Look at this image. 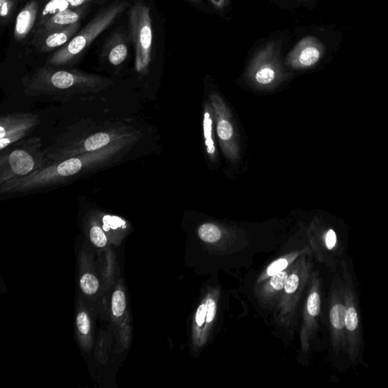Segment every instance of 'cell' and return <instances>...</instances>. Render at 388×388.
Wrapping results in <instances>:
<instances>
[{
    "mask_svg": "<svg viewBox=\"0 0 388 388\" xmlns=\"http://www.w3.org/2000/svg\"><path fill=\"white\" fill-rule=\"evenodd\" d=\"M142 136L115 142L107 147L51 161L44 169L0 186L2 194L31 193L72 183L96 171L113 166L130 155Z\"/></svg>",
    "mask_w": 388,
    "mask_h": 388,
    "instance_id": "1",
    "label": "cell"
},
{
    "mask_svg": "<svg viewBox=\"0 0 388 388\" xmlns=\"http://www.w3.org/2000/svg\"><path fill=\"white\" fill-rule=\"evenodd\" d=\"M142 136L141 131L122 122H96L84 119L69 126L44 149L50 161H59L80 154L100 150L126 139Z\"/></svg>",
    "mask_w": 388,
    "mask_h": 388,
    "instance_id": "2",
    "label": "cell"
},
{
    "mask_svg": "<svg viewBox=\"0 0 388 388\" xmlns=\"http://www.w3.org/2000/svg\"><path fill=\"white\" fill-rule=\"evenodd\" d=\"M23 84L25 94L28 96L62 99L100 93L112 86L113 81L77 69L45 66L23 80Z\"/></svg>",
    "mask_w": 388,
    "mask_h": 388,
    "instance_id": "3",
    "label": "cell"
},
{
    "mask_svg": "<svg viewBox=\"0 0 388 388\" xmlns=\"http://www.w3.org/2000/svg\"><path fill=\"white\" fill-rule=\"evenodd\" d=\"M40 137H27L0 152V186L44 169L51 161Z\"/></svg>",
    "mask_w": 388,
    "mask_h": 388,
    "instance_id": "4",
    "label": "cell"
},
{
    "mask_svg": "<svg viewBox=\"0 0 388 388\" xmlns=\"http://www.w3.org/2000/svg\"><path fill=\"white\" fill-rule=\"evenodd\" d=\"M125 1H118L99 12L84 29L75 35L66 45L53 53L47 61L52 67L59 68L72 63L119 18L127 8Z\"/></svg>",
    "mask_w": 388,
    "mask_h": 388,
    "instance_id": "5",
    "label": "cell"
},
{
    "mask_svg": "<svg viewBox=\"0 0 388 388\" xmlns=\"http://www.w3.org/2000/svg\"><path fill=\"white\" fill-rule=\"evenodd\" d=\"M340 274L344 286L345 304H346V341H347L348 359L355 369L363 363L365 342L362 331L360 303L359 292L355 286L353 269L349 266L345 259L340 261Z\"/></svg>",
    "mask_w": 388,
    "mask_h": 388,
    "instance_id": "6",
    "label": "cell"
},
{
    "mask_svg": "<svg viewBox=\"0 0 388 388\" xmlns=\"http://www.w3.org/2000/svg\"><path fill=\"white\" fill-rule=\"evenodd\" d=\"M130 37L135 49V69L145 73L152 61V25L150 9L143 2H137L130 10Z\"/></svg>",
    "mask_w": 388,
    "mask_h": 388,
    "instance_id": "7",
    "label": "cell"
},
{
    "mask_svg": "<svg viewBox=\"0 0 388 388\" xmlns=\"http://www.w3.org/2000/svg\"><path fill=\"white\" fill-rule=\"evenodd\" d=\"M345 318L344 286L341 274L338 270L336 272L333 281L330 297L329 322L331 343L334 353L340 356L346 355L348 358Z\"/></svg>",
    "mask_w": 388,
    "mask_h": 388,
    "instance_id": "8",
    "label": "cell"
},
{
    "mask_svg": "<svg viewBox=\"0 0 388 388\" xmlns=\"http://www.w3.org/2000/svg\"><path fill=\"white\" fill-rule=\"evenodd\" d=\"M40 123V117L35 114L3 115L0 118V151L28 137Z\"/></svg>",
    "mask_w": 388,
    "mask_h": 388,
    "instance_id": "9",
    "label": "cell"
},
{
    "mask_svg": "<svg viewBox=\"0 0 388 388\" xmlns=\"http://www.w3.org/2000/svg\"><path fill=\"white\" fill-rule=\"evenodd\" d=\"M281 41H272L263 46L253 59L254 78L260 84H269L278 76Z\"/></svg>",
    "mask_w": 388,
    "mask_h": 388,
    "instance_id": "10",
    "label": "cell"
},
{
    "mask_svg": "<svg viewBox=\"0 0 388 388\" xmlns=\"http://www.w3.org/2000/svg\"><path fill=\"white\" fill-rule=\"evenodd\" d=\"M81 28V23L51 30L45 33L34 35L32 45L39 53H47L67 44Z\"/></svg>",
    "mask_w": 388,
    "mask_h": 388,
    "instance_id": "11",
    "label": "cell"
},
{
    "mask_svg": "<svg viewBox=\"0 0 388 388\" xmlns=\"http://www.w3.org/2000/svg\"><path fill=\"white\" fill-rule=\"evenodd\" d=\"M322 51V46L315 38L306 37L287 55V63L294 68L311 67L318 62Z\"/></svg>",
    "mask_w": 388,
    "mask_h": 388,
    "instance_id": "12",
    "label": "cell"
},
{
    "mask_svg": "<svg viewBox=\"0 0 388 388\" xmlns=\"http://www.w3.org/2000/svg\"><path fill=\"white\" fill-rule=\"evenodd\" d=\"M40 4L38 0H31L21 10L15 24L14 37L21 41L27 38L38 22Z\"/></svg>",
    "mask_w": 388,
    "mask_h": 388,
    "instance_id": "13",
    "label": "cell"
},
{
    "mask_svg": "<svg viewBox=\"0 0 388 388\" xmlns=\"http://www.w3.org/2000/svg\"><path fill=\"white\" fill-rule=\"evenodd\" d=\"M85 6L76 7V8H69L64 10L61 13L56 14L54 17L48 21L44 26L40 28H37L34 31V35L38 34L45 33L51 30L58 29V28H64L68 25H74L79 23L82 19L83 16L86 13Z\"/></svg>",
    "mask_w": 388,
    "mask_h": 388,
    "instance_id": "14",
    "label": "cell"
},
{
    "mask_svg": "<svg viewBox=\"0 0 388 388\" xmlns=\"http://www.w3.org/2000/svg\"><path fill=\"white\" fill-rule=\"evenodd\" d=\"M127 56L128 45L127 38L122 32H118L112 36L107 44L106 58L111 65L118 66L125 61Z\"/></svg>",
    "mask_w": 388,
    "mask_h": 388,
    "instance_id": "15",
    "label": "cell"
},
{
    "mask_svg": "<svg viewBox=\"0 0 388 388\" xmlns=\"http://www.w3.org/2000/svg\"><path fill=\"white\" fill-rule=\"evenodd\" d=\"M70 7V4L67 0H50L46 4L44 8L41 11L40 10L38 22L36 24V29L44 26L50 19L54 17L58 13L67 10Z\"/></svg>",
    "mask_w": 388,
    "mask_h": 388,
    "instance_id": "16",
    "label": "cell"
},
{
    "mask_svg": "<svg viewBox=\"0 0 388 388\" xmlns=\"http://www.w3.org/2000/svg\"><path fill=\"white\" fill-rule=\"evenodd\" d=\"M101 223L102 228L105 232L125 229L127 228V222L122 218L109 214H103L101 216Z\"/></svg>",
    "mask_w": 388,
    "mask_h": 388,
    "instance_id": "17",
    "label": "cell"
},
{
    "mask_svg": "<svg viewBox=\"0 0 388 388\" xmlns=\"http://www.w3.org/2000/svg\"><path fill=\"white\" fill-rule=\"evenodd\" d=\"M198 234L203 241L208 243L216 242L222 236V233L219 228L213 224L203 225L198 230Z\"/></svg>",
    "mask_w": 388,
    "mask_h": 388,
    "instance_id": "18",
    "label": "cell"
},
{
    "mask_svg": "<svg viewBox=\"0 0 388 388\" xmlns=\"http://www.w3.org/2000/svg\"><path fill=\"white\" fill-rule=\"evenodd\" d=\"M306 307H307L308 314L312 318H316L320 315L321 309V297L319 290H312L308 297Z\"/></svg>",
    "mask_w": 388,
    "mask_h": 388,
    "instance_id": "19",
    "label": "cell"
},
{
    "mask_svg": "<svg viewBox=\"0 0 388 388\" xmlns=\"http://www.w3.org/2000/svg\"><path fill=\"white\" fill-rule=\"evenodd\" d=\"M80 285L84 294L87 295H93L98 290V279L92 274L87 273L81 277Z\"/></svg>",
    "mask_w": 388,
    "mask_h": 388,
    "instance_id": "20",
    "label": "cell"
},
{
    "mask_svg": "<svg viewBox=\"0 0 388 388\" xmlns=\"http://www.w3.org/2000/svg\"><path fill=\"white\" fill-rule=\"evenodd\" d=\"M17 0H0V22L1 25H7L11 19Z\"/></svg>",
    "mask_w": 388,
    "mask_h": 388,
    "instance_id": "21",
    "label": "cell"
},
{
    "mask_svg": "<svg viewBox=\"0 0 388 388\" xmlns=\"http://www.w3.org/2000/svg\"><path fill=\"white\" fill-rule=\"evenodd\" d=\"M126 297L121 290H116L112 297V313L115 317H121L126 309Z\"/></svg>",
    "mask_w": 388,
    "mask_h": 388,
    "instance_id": "22",
    "label": "cell"
},
{
    "mask_svg": "<svg viewBox=\"0 0 388 388\" xmlns=\"http://www.w3.org/2000/svg\"><path fill=\"white\" fill-rule=\"evenodd\" d=\"M90 240L92 243L100 248H103L107 244V237L103 228L98 224H94L90 231Z\"/></svg>",
    "mask_w": 388,
    "mask_h": 388,
    "instance_id": "23",
    "label": "cell"
},
{
    "mask_svg": "<svg viewBox=\"0 0 388 388\" xmlns=\"http://www.w3.org/2000/svg\"><path fill=\"white\" fill-rule=\"evenodd\" d=\"M212 124L213 122H212L210 114L209 112H206L204 121V137H205L206 146H207V152L209 154H214L216 150L214 142L212 139Z\"/></svg>",
    "mask_w": 388,
    "mask_h": 388,
    "instance_id": "24",
    "label": "cell"
},
{
    "mask_svg": "<svg viewBox=\"0 0 388 388\" xmlns=\"http://www.w3.org/2000/svg\"><path fill=\"white\" fill-rule=\"evenodd\" d=\"M217 133L221 140H230L234 134L233 126L227 120H220L218 123Z\"/></svg>",
    "mask_w": 388,
    "mask_h": 388,
    "instance_id": "25",
    "label": "cell"
},
{
    "mask_svg": "<svg viewBox=\"0 0 388 388\" xmlns=\"http://www.w3.org/2000/svg\"><path fill=\"white\" fill-rule=\"evenodd\" d=\"M77 325L80 332L87 334L90 331V321L88 315L85 312H81L77 316Z\"/></svg>",
    "mask_w": 388,
    "mask_h": 388,
    "instance_id": "26",
    "label": "cell"
},
{
    "mask_svg": "<svg viewBox=\"0 0 388 388\" xmlns=\"http://www.w3.org/2000/svg\"><path fill=\"white\" fill-rule=\"evenodd\" d=\"M288 275L285 272H280L275 275H272L270 281V284L275 290H281L285 285Z\"/></svg>",
    "mask_w": 388,
    "mask_h": 388,
    "instance_id": "27",
    "label": "cell"
},
{
    "mask_svg": "<svg viewBox=\"0 0 388 388\" xmlns=\"http://www.w3.org/2000/svg\"><path fill=\"white\" fill-rule=\"evenodd\" d=\"M300 284V278L296 274H292L287 278L284 285V290L287 294H294L298 288Z\"/></svg>",
    "mask_w": 388,
    "mask_h": 388,
    "instance_id": "28",
    "label": "cell"
},
{
    "mask_svg": "<svg viewBox=\"0 0 388 388\" xmlns=\"http://www.w3.org/2000/svg\"><path fill=\"white\" fill-rule=\"evenodd\" d=\"M287 261L284 259H280L272 263L267 269V273L269 276L275 275L278 272H282L287 266Z\"/></svg>",
    "mask_w": 388,
    "mask_h": 388,
    "instance_id": "29",
    "label": "cell"
},
{
    "mask_svg": "<svg viewBox=\"0 0 388 388\" xmlns=\"http://www.w3.org/2000/svg\"><path fill=\"white\" fill-rule=\"evenodd\" d=\"M206 306H207V322H211L214 319L215 315H216V303H215L214 300L210 299V300H207Z\"/></svg>",
    "mask_w": 388,
    "mask_h": 388,
    "instance_id": "30",
    "label": "cell"
},
{
    "mask_svg": "<svg viewBox=\"0 0 388 388\" xmlns=\"http://www.w3.org/2000/svg\"><path fill=\"white\" fill-rule=\"evenodd\" d=\"M207 318V306L206 304H202L198 309L197 312V323L199 326H202L205 322V318Z\"/></svg>",
    "mask_w": 388,
    "mask_h": 388,
    "instance_id": "31",
    "label": "cell"
},
{
    "mask_svg": "<svg viewBox=\"0 0 388 388\" xmlns=\"http://www.w3.org/2000/svg\"><path fill=\"white\" fill-rule=\"evenodd\" d=\"M210 1L212 5L219 11H223L229 4L228 0H210Z\"/></svg>",
    "mask_w": 388,
    "mask_h": 388,
    "instance_id": "32",
    "label": "cell"
},
{
    "mask_svg": "<svg viewBox=\"0 0 388 388\" xmlns=\"http://www.w3.org/2000/svg\"><path fill=\"white\" fill-rule=\"evenodd\" d=\"M67 1L70 4L72 8H76V7L87 5L88 3L93 2V1H100V0H67Z\"/></svg>",
    "mask_w": 388,
    "mask_h": 388,
    "instance_id": "33",
    "label": "cell"
},
{
    "mask_svg": "<svg viewBox=\"0 0 388 388\" xmlns=\"http://www.w3.org/2000/svg\"><path fill=\"white\" fill-rule=\"evenodd\" d=\"M190 2L193 3V4H198L201 3V0H189Z\"/></svg>",
    "mask_w": 388,
    "mask_h": 388,
    "instance_id": "34",
    "label": "cell"
}]
</instances>
